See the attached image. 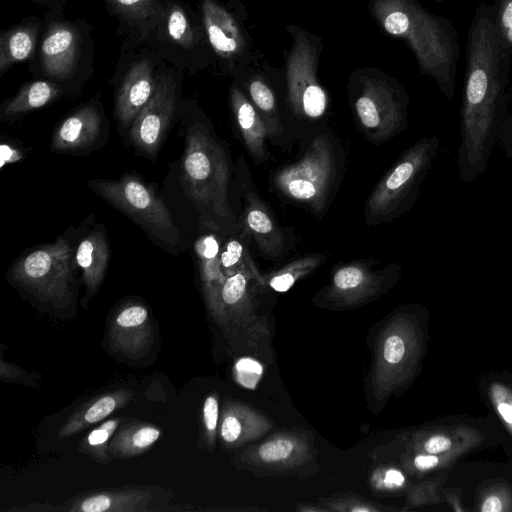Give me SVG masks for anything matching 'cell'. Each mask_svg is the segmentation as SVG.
<instances>
[{"mask_svg":"<svg viewBox=\"0 0 512 512\" xmlns=\"http://www.w3.org/2000/svg\"><path fill=\"white\" fill-rule=\"evenodd\" d=\"M185 129L183 176L194 206L209 228L235 231L238 222L229 202L230 167L226 151L203 113L180 103Z\"/></svg>","mask_w":512,"mask_h":512,"instance_id":"obj_1","label":"cell"},{"mask_svg":"<svg viewBox=\"0 0 512 512\" xmlns=\"http://www.w3.org/2000/svg\"><path fill=\"white\" fill-rule=\"evenodd\" d=\"M369 10L384 32L407 44L420 71L452 100L460 56L453 25L446 18L430 13L418 0H371Z\"/></svg>","mask_w":512,"mask_h":512,"instance_id":"obj_2","label":"cell"},{"mask_svg":"<svg viewBox=\"0 0 512 512\" xmlns=\"http://www.w3.org/2000/svg\"><path fill=\"white\" fill-rule=\"evenodd\" d=\"M439 145L437 136L424 137L400 155L366 201L364 219L367 225L392 222L414 206L420 187L437 157Z\"/></svg>","mask_w":512,"mask_h":512,"instance_id":"obj_3","label":"cell"},{"mask_svg":"<svg viewBox=\"0 0 512 512\" xmlns=\"http://www.w3.org/2000/svg\"><path fill=\"white\" fill-rule=\"evenodd\" d=\"M349 93L357 123L372 143L389 141L405 129L409 100L395 79L360 69L350 78Z\"/></svg>","mask_w":512,"mask_h":512,"instance_id":"obj_4","label":"cell"},{"mask_svg":"<svg viewBox=\"0 0 512 512\" xmlns=\"http://www.w3.org/2000/svg\"><path fill=\"white\" fill-rule=\"evenodd\" d=\"M146 46L183 72L196 73L216 61L199 12L180 0H162L161 20Z\"/></svg>","mask_w":512,"mask_h":512,"instance_id":"obj_5","label":"cell"},{"mask_svg":"<svg viewBox=\"0 0 512 512\" xmlns=\"http://www.w3.org/2000/svg\"><path fill=\"white\" fill-rule=\"evenodd\" d=\"M76 249L65 238L33 249L11 268L12 280L39 300L63 308L74 301Z\"/></svg>","mask_w":512,"mask_h":512,"instance_id":"obj_6","label":"cell"},{"mask_svg":"<svg viewBox=\"0 0 512 512\" xmlns=\"http://www.w3.org/2000/svg\"><path fill=\"white\" fill-rule=\"evenodd\" d=\"M337 176L336 152L329 137L320 133L298 161L275 173L273 183L282 195L321 216L328 208Z\"/></svg>","mask_w":512,"mask_h":512,"instance_id":"obj_7","label":"cell"},{"mask_svg":"<svg viewBox=\"0 0 512 512\" xmlns=\"http://www.w3.org/2000/svg\"><path fill=\"white\" fill-rule=\"evenodd\" d=\"M88 186L162 246L175 248L180 245V233L169 209L153 189L138 178L126 175L117 180L94 179Z\"/></svg>","mask_w":512,"mask_h":512,"instance_id":"obj_8","label":"cell"},{"mask_svg":"<svg viewBox=\"0 0 512 512\" xmlns=\"http://www.w3.org/2000/svg\"><path fill=\"white\" fill-rule=\"evenodd\" d=\"M287 29L291 35L285 65L288 103L298 117L319 119L328 108V95L318 79L321 41L302 27L291 25Z\"/></svg>","mask_w":512,"mask_h":512,"instance_id":"obj_9","label":"cell"},{"mask_svg":"<svg viewBox=\"0 0 512 512\" xmlns=\"http://www.w3.org/2000/svg\"><path fill=\"white\" fill-rule=\"evenodd\" d=\"M417 318L398 314L381 334L374 366V387L380 397L404 385L420 362L423 335Z\"/></svg>","mask_w":512,"mask_h":512,"instance_id":"obj_10","label":"cell"},{"mask_svg":"<svg viewBox=\"0 0 512 512\" xmlns=\"http://www.w3.org/2000/svg\"><path fill=\"white\" fill-rule=\"evenodd\" d=\"M182 74L173 66L158 69L153 94L129 128L133 146L150 158L158 153L179 110Z\"/></svg>","mask_w":512,"mask_h":512,"instance_id":"obj_11","label":"cell"},{"mask_svg":"<svg viewBox=\"0 0 512 512\" xmlns=\"http://www.w3.org/2000/svg\"><path fill=\"white\" fill-rule=\"evenodd\" d=\"M205 35L224 71L230 74L253 60L244 27L218 0H200L198 10Z\"/></svg>","mask_w":512,"mask_h":512,"instance_id":"obj_12","label":"cell"},{"mask_svg":"<svg viewBox=\"0 0 512 512\" xmlns=\"http://www.w3.org/2000/svg\"><path fill=\"white\" fill-rule=\"evenodd\" d=\"M88 34L70 21H51L39 49V67L48 80L61 84L79 72L88 52Z\"/></svg>","mask_w":512,"mask_h":512,"instance_id":"obj_13","label":"cell"},{"mask_svg":"<svg viewBox=\"0 0 512 512\" xmlns=\"http://www.w3.org/2000/svg\"><path fill=\"white\" fill-rule=\"evenodd\" d=\"M371 261L355 260L337 267L325 289V299L338 306L364 303L388 289L400 277L401 267L390 263L374 269Z\"/></svg>","mask_w":512,"mask_h":512,"instance_id":"obj_14","label":"cell"},{"mask_svg":"<svg viewBox=\"0 0 512 512\" xmlns=\"http://www.w3.org/2000/svg\"><path fill=\"white\" fill-rule=\"evenodd\" d=\"M245 162L241 166V185L244 192L242 223L253 238L260 252L267 258L276 259L283 254L284 234L277 220L257 193Z\"/></svg>","mask_w":512,"mask_h":512,"instance_id":"obj_15","label":"cell"},{"mask_svg":"<svg viewBox=\"0 0 512 512\" xmlns=\"http://www.w3.org/2000/svg\"><path fill=\"white\" fill-rule=\"evenodd\" d=\"M158 67L141 55L133 59L124 72L115 97V116L123 128H130L153 94Z\"/></svg>","mask_w":512,"mask_h":512,"instance_id":"obj_16","label":"cell"},{"mask_svg":"<svg viewBox=\"0 0 512 512\" xmlns=\"http://www.w3.org/2000/svg\"><path fill=\"white\" fill-rule=\"evenodd\" d=\"M108 339L111 348L132 359L146 355L153 343V329L146 307L123 306L110 322Z\"/></svg>","mask_w":512,"mask_h":512,"instance_id":"obj_17","label":"cell"},{"mask_svg":"<svg viewBox=\"0 0 512 512\" xmlns=\"http://www.w3.org/2000/svg\"><path fill=\"white\" fill-rule=\"evenodd\" d=\"M103 121L95 100L81 106L57 126L51 149L69 153L93 146L103 132Z\"/></svg>","mask_w":512,"mask_h":512,"instance_id":"obj_18","label":"cell"},{"mask_svg":"<svg viewBox=\"0 0 512 512\" xmlns=\"http://www.w3.org/2000/svg\"><path fill=\"white\" fill-rule=\"evenodd\" d=\"M131 46L146 45L161 20L162 0H104Z\"/></svg>","mask_w":512,"mask_h":512,"instance_id":"obj_19","label":"cell"},{"mask_svg":"<svg viewBox=\"0 0 512 512\" xmlns=\"http://www.w3.org/2000/svg\"><path fill=\"white\" fill-rule=\"evenodd\" d=\"M220 252V242L214 233L202 235L195 243V253L207 307L215 318L223 320L221 291L227 277L221 267Z\"/></svg>","mask_w":512,"mask_h":512,"instance_id":"obj_20","label":"cell"},{"mask_svg":"<svg viewBox=\"0 0 512 512\" xmlns=\"http://www.w3.org/2000/svg\"><path fill=\"white\" fill-rule=\"evenodd\" d=\"M230 104L244 144L257 163L267 157L266 140L270 136L260 114L243 89L233 84L230 88Z\"/></svg>","mask_w":512,"mask_h":512,"instance_id":"obj_21","label":"cell"},{"mask_svg":"<svg viewBox=\"0 0 512 512\" xmlns=\"http://www.w3.org/2000/svg\"><path fill=\"white\" fill-rule=\"evenodd\" d=\"M483 440L478 430L466 425L436 427L416 433L411 442V450L428 454L457 450L467 453L482 444Z\"/></svg>","mask_w":512,"mask_h":512,"instance_id":"obj_22","label":"cell"},{"mask_svg":"<svg viewBox=\"0 0 512 512\" xmlns=\"http://www.w3.org/2000/svg\"><path fill=\"white\" fill-rule=\"evenodd\" d=\"M85 284L84 305L98 292L109 261V245L102 229H95L83 238L75 252Z\"/></svg>","mask_w":512,"mask_h":512,"instance_id":"obj_23","label":"cell"},{"mask_svg":"<svg viewBox=\"0 0 512 512\" xmlns=\"http://www.w3.org/2000/svg\"><path fill=\"white\" fill-rule=\"evenodd\" d=\"M134 397V392L120 389L100 394L81 406L68 417L59 429L58 437L73 436L85 428L97 424L116 410L125 407Z\"/></svg>","mask_w":512,"mask_h":512,"instance_id":"obj_24","label":"cell"},{"mask_svg":"<svg viewBox=\"0 0 512 512\" xmlns=\"http://www.w3.org/2000/svg\"><path fill=\"white\" fill-rule=\"evenodd\" d=\"M153 494L144 489L98 491L82 495L72 502V512H144Z\"/></svg>","mask_w":512,"mask_h":512,"instance_id":"obj_25","label":"cell"},{"mask_svg":"<svg viewBox=\"0 0 512 512\" xmlns=\"http://www.w3.org/2000/svg\"><path fill=\"white\" fill-rule=\"evenodd\" d=\"M246 456L257 466L286 469L307 460L309 447L306 440L290 433H282L263 442Z\"/></svg>","mask_w":512,"mask_h":512,"instance_id":"obj_26","label":"cell"},{"mask_svg":"<svg viewBox=\"0 0 512 512\" xmlns=\"http://www.w3.org/2000/svg\"><path fill=\"white\" fill-rule=\"evenodd\" d=\"M270 428L269 422L241 403L227 404L221 414L219 436L227 448L251 441Z\"/></svg>","mask_w":512,"mask_h":512,"instance_id":"obj_27","label":"cell"},{"mask_svg":"<svg viewBox=\"0 0 512 512\" xmlns=\"http://www.w3.org/2000/svg\"><path fill=\"white\" fill-rule=\"evenodd\" d=\"M41 20L30 17L3 31L0 36V76L14 64L31 58L41 30Z\"/></svg>","mask_w":512,"mask_h":512,"instance_id":"obj_28","label":"cell"},{"mask_svg":"<svg viewBox=\"0 0 512 512\" xmlns=\"http://www.w3.org/2000/svg\"><path fill=\"white\" fill-rule=\"evenodd\" d=\"M62 85L51 80H36L23 85L18 93L5 101L0 116L4 120H12L44 107L57 100L63 93Z\"/></svg>","mask_w":512,"mask_h":512,"instance_id":"obj_29","label":"cell"},{"mask_svg":"<svg viewBox=\"0 0 512 512\" xmlns=\"http://www.w3.org/2000/svg\"><path fill=\"white\" fill-rule=\"evenodd\" d=\"M151 423L130 422L118 427L109 443V455L115 459L137 457L146 452L161 436Z\"/></svg>","mask_w":512,"mask_h":512,"instance_id":"obj_30","label":"cell"},{"mask_svg":"<svg viewBox=\"0 0 512 512\" xmlns=\"http://www.w3.org/2000/svg\"><path fill=\"white\" fill-rule=\"evenodd\" d=\"M244 70V67H240ZM242 82L246 94L268 128L269 135L276 137L282 132L277 96L262 72H245Z\"/></svg>","mask_w":512,"mask_h":512,"instance_id":"obj_31","label":"cell"},{"mask_svg":"<svg viewBox=\"0 0 512 512\" xmlns=\"http://www.w3.org/2000/svg\"><path fill=\"white\" fill-rule=\"evenodd\" d=\"M326 261L323 254L313 253L290 261L281 269L264 276V284L277 292L288 291L298 280L315 271Z\"/></svg>","mask_w":512,"mask_h":512,"instance_id":"obj_32","label":"cell"},{"mask_svg":"<svg viewBox=\"0 0 512 512\" xmlns=\"http://www.w3.org/2000/svg\"><path fill=\"white\" fill-rule=\"evenodd\" d=\"M220 262L226 277L243 273L260 284H264V276L257 269L246 243L239 238L229 239L221 248Z\"/></svg>","mask_w":512,"mask_h":512,"instance_id":"obj_33","label":"cell"},{"mask_svg":"<svg viewBox=\"0 0 512 512\" xmlns=\"http://www.w3.org/2000/svg\"><path fill=\"white\" fill-rule=\"evenodd\" d=\"M120 423L121 418L104 421L81 439L78 450L99 463L108 464L111 461L109 443Z\"/></svg>","mask_w":512,"mask_h":512,"instance_id":"obj_34","label":"cell"},{"mask_svg":"<svg viewBox=\"0 0 512 512\" xmlns=\"http://www.w3.org/2000/svg\"><path fill=\"white\" fill-rule=\"evenodd\" d=\"M253 279L243 273L227 277L221 291L222 318L229 313L245 311L250 306L249 284Z\"/></svg>","mask_w":512,"mask_h":512,"instance_id":"obj_35","label":"cell"},{"mask_svg":"<svg viewBox=\"0 0 512 512\" xmlns=\"http://www.w3.org/2000/svg\"><path fill=\"white\" fill-rule=\"evenodd\" d=\"M476 509L480 512H512V487L501 480L485 484L477 494Z\"/></svg>","mask_w":512,"mask_h":512,"instance_id":"obj_36","label":"cell"},{"mask_svg":"<svg viewBox=\"0 0 512 512\" xmlns=\"http://www.w3.org/2000/svg\"><path fill=\"white\" fill-rule=\"evenodd\" d=\"M464 451H452L443 454H428L414 452L406 458L405 466L411 472L426 473L448 468L458 458L464 455Z\"/></svg>","mask_w":512,"mask_h":512,"instance_id":"obj_37","label":"cell"},{"mask_svg":"<svg viewBox=\"0 0 512 512\" xmlns=\"http://www.w3.org/2000/svg\"><path fill=\"white\" fill-rule=\"evenodd\" d=\"M488 395L495 411L512 435V389L503 383L494 382L488 388Z\"/></svg>","mask_w":512,"mask_h":512,"instance_id":"obj_38","label":"cell"},{"mask_svg":"<svg viewBox=\"0 0 512 512\" xmlns=\"http://www.w3.org/2000/svg\"><path fill=\"white\" fill-rule=\"evenodd\" d=\"M219 421V404L216 394L206 397L202 408L203 440L209 450L214 448Z\"/></svg>","mask_w":512,"mask_h":512,"instance_id":"obj_39","label":"cell"},{"mask_svg":"<svg viewBox=\"0 0 512 512\" xmlns=\"http://www.w3.org/2000/svg\"><path fill=\"white\" fill-rule=\"evenodd\" d=\"M492 7L496 26L512 51V0H496Z\"/></svg>","mask_w":512,"mask_h":512,"instance_id":"obj_40","label":"cell"},{"mask_svg":"<svg viewBox=\"0 0 512 512\" xmlns=\"http://www.w3.org/2000/svg\"><path fill=\"white\" fill-rule=\"evenodd\" d=\"M237 379L245 387L252 388L260 379L262 374L261 365L251 359H241L236 366Z\"/></svg>","mask_w":512,"mask_h":512,"instance_id":"obj_41","label":"cell"},{"mask_svg":"<svg viewBox=\"0 0 512 512\" xmlns=\"http://www.w3.org/2000/svg\"><path fill=\"white\" fill-rule=\"evenodd\" d=\"M438 486L439 482L422 483L410 495V504L416 506L441 501L436 493Z\"/></svg>","mask_w":512,"mask_h":512,"instance_id":"obj_42","label":"cell"},{"mask_svg":"<svg viewBox=\"0 0 512 512\" xmlns=\"http://www.w3.org/2000/svg\"><path fill=\"white\" fill-rule=\"evenodd\" d=\"M498 139L508 157L512 159V113L505 116Z\"/></svg>","mask_w":512,"mask_h":512,"instance_id":"obj_43","label":"cell"},{"mask_svg":"<svg viewBox=\"0 0 512 512\" xmlns=\"http://www.w3.org/2000/svg\"><path fill=\"white\" fill-rule=\"evenodd\" d=\"M382 482L387 489H400L405 485L406 479L400 470L390 468L385 471Z\"/></svg>","mask_w":512,"mask_h":512,"instance_id":"obj_44","label":"cell"},{"mask_svg":"<svg viewBox=\"0 0 512 512\" xmlns=\"http://www.w3.org/2000/svg\"><path fill=\"white\" fill-rule=\"evenodd\" d=\"M26 372L20 367L5 362L3 358L0 361V377L5 381H18L23 378Z\"/></svg>","mask_w":512,"mask_h":512,"instance_id":"obj_45","label":"cell"},{"mask_svg":"<svg viewBox=\"0 0 512 512\" xmlns=\"http://www.w3.org/2000/svg\"><path fill=\"white\" fill-rule=\"evenodd\" d=\"M30 1L48 6L50 9H52L53 11L58 12V13H60L62 11L63 6L67 2V0H30Z\"/></svg>","mask_w":512,"mask_h":512,"instance_id":"obj_46","label":"cell"},{"mask_svg":"<svg viewBox=\"0 0 512 512\" xmlns=\"http://www.w3.org/2000/svg\"><path fill=\"white\" fill-rule=\"evenodd\" d=\"M2 157L8 156L6 158V161L8 162H14L20 158V154L17 150H13L10 146L2 145Z\"/></svg>","mask_w":512,"mask_h":512,"instance_id":"obj_47","label":"cell"},{"mask_svg":"<svg viewBox=\"0 0 512 512\" xmlns=\"http://www.w3.org/2000/svg\"><path fill=\"white\" fill-rule=\"evenodd\" d=\"M447 500L455 511H464L465 509L460 506V501L458 495L455 493L447 494Z\"/></svg>","mask_w":512,"mask_h":512,"instance_id":"obj_48","label":"cell"}]
</instances>
